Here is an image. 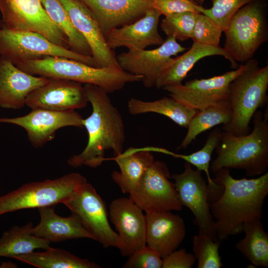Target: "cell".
<instances>
[{"label":"cell","mask_w":268,"mask_h":268,"mask_svg":"<svg viewBox=\"0 0 268 268\" xmlns=\"http://www.w3.org/2000/svg\"><path fill=\"white\" fill-rule=\"evenodd\" d=\"M160 16L152 7L136 21L112 30L105 36L108 47L113 50L125 47L129 51H137L161 45L164 40L158 30Z\"/></svg>","instance_id":"cell-20"},{"label":"cell","mask_w":268,"mask_h":268,"mask_svg":"<svg viewBox=\"0 0 268 268\" xmlns=\"http://www.w3.org/2000/svg\"><path fill=\"white\" fill-rule=\"evenodd\" d=\"M38 268H99V265L68 251L50 247L44 252H32L13 258Z\"/></svg>","instance_id":"cell-30"},{"label":"cell","mask_w":268,"mask_h":268,"mask_svg":"<svg viewBox=\"0 0 268 268\" xmlns=\"http://www.w3.org/2000/svg\"><path fill=\"white\" fill-rule=\"evenodd\" d=\"M120 171L111 174L113 180L124 194H131L137 188L147 168L154 161L148 147H131L114 156Z\"/></svg>","instance_id":"cell-25"},{"label":"cell","mask_w":268,"mask_h":268,"mask_svg":"<svg viewBox=\"0 0 268 268\" xmlns=\"http://www.w3.org/2000/svg\"><path fill=\"white\" fill-rule=\"evenodd\" d=\"M162 268H191L195 264V255L186 249L175 250L162 258Z\"/></svg>","instance_id":"cell-39"},{"label":"cell","mask_w":268,"mask_h":268,"mask_svg":"<svg viewBox=\"0 0 268 268\" xmlns=\"http://www.w3.org/2000/svg\"><path fill=\"white\" fill-rule=\"evenodd\" d=\"M170 175L165 163L154 160L129 198L145 212L181 210L183 206L174 184L169 180Z\"/></svg>","instance_id":"cell-12"},{"label":"cell","mask_w":268,"mask_h":268,"mask_svg":"<svg viewBox=\"0 0 268 268\" xmlns=\"http://www.w3.org/2000/svg\"><path fill=\"white\" fill-rule=\"evenodd\" d=\"M219 241L196 235L193 239V251L198 268H220L223 264L219 253Z\"/></svg>","instance_id":"cell-34"},{"label":"cell","mask_w":268,"mask_h":268,"mask_svg":"<svg viewBox=\"0 0 268 268\" xmlns=\"http://www.w3.org/2000/svg\"><path fill=\"white\" fill-rule=\"evenodd\" d=\"M245 67L244 64L220 75L208 78L195 79L185 84L171 85L162 89L170 97L183 105L198 111L228 99L230 82Z\"/></svg>","instance_id":"cell-13"},{"label":"cell","mask_w":268,"mask_h":268,"mask_svg":"<svg viewBox=\"0 0 268 268\" xmlns=\"http://www.w3.org/2000/svg\"><path fill=\"white\" fill-rule=\"evenodd\" d=\"M88 102L82 83L49 78L28 95L25 105L31 109L63 111L83 108Z\"/></svg>","instance_id":"cell-17"},{"label":"cell","mask_w":268,"mask_h":268,"mask_svg":"<svg viewBox=\"0 0 268 268\" xmlns=\"http://www.w3.org/2000/svg\"><path fill=\"white\" fill-rule=\"evenodd\" d=\"M2 21H1V20L0 19V28L2 26Z\"/></svg>","instance_id":"cell-41"},{"label":"cell","mask_w":268,"mask_h":268,"mask_svg":"<svg viewBox=\"0 0 268 268\" xmlns=\"http://www.w3.org/2000/svg\"><path fill=\"white\" fill-rule=\"evenodd\" d=\"M162 258L159 254L149 247L143 248L134 252L124 264L126 268H161Z\"/></svg>","instance_id":"cell-37"},{"label":"cell","mask_w":268,"mask_h":268,"mask_svg":"<svg viewBox=\"0 0 268 268\" xmlns=\"http://www.w3.org/2000/svg\"><path fill=\"white\" fill-rule=\"evenodd\" d=\"M197 12L185 11L165 16L160 23L167 37L183 42L191 38Z\"/></svg>","instance_id":"cell-33"},{"label":"cell","mask_w":268,"mask_h":268,"mask_svg":"<svg viewBox=\"0 0 268 268\" xmlns=\"http://www.w3.org/2000/svg\"><path fill=\"white\" fill-rule=\"evenodd\" d=\"M221 28L212 19L197 13L191 39L194 42L219 46Z\"/></svg>","instance_id":"cell-36"},{"label":"cell","mask_w":268,"mask_h":268,"mask_svg":"<svg viewBox=\"0 0 268 268\" xmlns=\"http://www.w3.org/2000/svg\"><path fill=\"white\" fill-rule=\"evenodd\" d=\"M255 0H212L211 8L206 9L201 6L200 12L212 19L224 32L236 12Z\"/></svg>","instance_id":"cell-35"},{"label":"cell","mask_w":268,"mask_h":268,"mask_svg":"<svg viewBox=\"0 0 268 268\" xmlns=\"http://www.w3.org/2000/svg\"><path fill=\"white\" fill-rule=\"evenodd\" d=\"M48 16L67 38L69 50L78 54L91 56L90 47L74 26L68 13L59 0H40Z\"/></svg>","instance_id":"cell-31"},{"label":"cell","mask_w":268,"mask_h":268,"mask_svg":"<svg viewBox=\"0 0 268 268\" xmlns=\"http://www.w3.org/2000/svg\"><path fill=\"white\" fill-rule=\"evenodd\" d=\"M187 49L173 37H167L162 44L153 50L128 51L116 56L121 68L131 74L142 77L141 81L147 88L155 86L156 81L169 65L172 56Z\"/></svg>","instance_id":"cell-14"},{"label":"cell","mask_w":268,"mask_h":268,"mask_svg":"<svg viewBox=\"0 0 268 268\" xmlns=\"http://www.w3.org/2000/svg\"><path fill=\"white\" fill-rule=\"evenodd\" d=\"M244 66L243 71L229 85L228 100L232 117L223 127V131L237 136L251 132L250 123L253 115L268 100V66L260 67L254 59L245 62Z\"/></svg>","instance_id":"cell-5"},{"label":"cell","mask_w":268,"mask_h":268,"mask_svg":"<svg viewBox=\"0 0 268 268\" xmlns=\"http://www.w3.org/2000/svg\"><path fill=\"white\" fill-rule=\"evenodd\" d=\"M129 113L137 115L155 113L164 115L182 127L187 128L192 118L199 111L188 107L172 97H164L153 101L131 98L128 102Z\"/></svg>","instance_id":"cell-26"},{"label":"cell","mask_w":268,"mask_h":268,"mask_svg":"<svg viewBox=\"0 0 268 268\" xmlns=\"http://www.w3.org/2000/svg\"><path fill=\"white\" fill-rule=\"evenodd\" d=\"M201 6L189 0H152V7L165 16L185 11L200 13Z\"/></svg>","instance_id":"cell-38"},{"label":"cell","mask_w":268,"mask_h":268,"mask_svg":"<svg viewBox=\"0 0 268 268\" xmlns=\"http://www.w3.org/2000/svg\"><path fill=\"white\" fill-rule=\"evenodd\" d=\"M77 215L84 228L105 248L119 249L123 256L125 247L118 233L111 227L105 202L87 182L63 202Z\"/></svg>","instance_id":"cell-9"},{"label":"cell","mask_w":268,"mask_h":268,"mask_svg":"<svg viewBox=\"0 0 268 268\" xmlns=\"http://www.w3.org/2000/svg\"><path fill=\"white\" fill-rule=\"evenodd\" d=\"M212 56H223L230 61L234 69L239 67L223 48L194 42L191 48L184 54L172 58L158 77L155 86L160 89L168 85L182 84L188 72L199 60Z\"/></svg>","instance_id":"cell-23"},{"label":"cell","mask_w":268,"mask_h":268,"mask_svg":"<svg viewBox=\"0 0 268 268\" xmlns=\"http://www.w3.org/2000/svg\"><path fill=\"white\" fill-rule=\"evenodd\" d=\"M89 9L105 37L112 30L132 23L152 7L153 0H79Z\"/></svg>","instance_id":"cell-19"},{"label":"cell","mask_w":268,"mask_h":268,"mask_svg":"<svg viewBox=\"0 0 268 268\" xmlns=\"http://www.w3.org/2000/svg\"><path fill=\"white\" fill-rule=\"evenodd\" d=\"M32 227L33 223L29 222L23 226H14L4 231L0 238V257L13 258L33 252L35 249H49L51 242L33 235Z\"/></svg>","instance_id":"cell-27"},{"label":"cell","mask_w":268,"mask_h":268,"mask_svg":"<svg viewBox=\"0 0 268 268\" xmlns=\"http://www.w3.org/2000/svg\"><path fill=\"white\" fill-rule=\"evenodd\" d=\"M214 174L218 188L208 193V201L220 241L242 233L246 222L261 219L268 194V172L249 179L233 178L228 168Z\"/></svg>","instance_id":"cell-1"},{"label":"cell","mask_w":268,"mask_h":268,"mask_svg":"<svg viewBox=\"0 0 268 268\" xmlns=\"http://www.w3.org/2000/svg\"><path fill=\"white\" fill-rule=\"evenodd\" d=\"M268 113L257 110L253 116V128L248 134L237 136L223 131L216 147L217 156L210 170L222 168L244 170L248 177L260 175L268 167Z\"/></svg>","instance_id":"cell-3"},{"label":"cell","mask_w":268,"mask_h":268,"mask_svg":"<svg viewBox=\"0 0 268 268\" xmlns=\"http://www.w3.org/2000/svg\"><path fill=\"white\" fill-rule=\"evenodd\" d=\"M147 246L163 258L176 250L185 237L183 218L169 211L145 212Z\"/></svg>","instance_id":"cell-21"},{"label":"cell","mask_w":268,"mask_h":268,"mask_svg":"<svg viewBox=\"0 0 268 268\" xmlns=\"http://www.w3.org/2000/svg\"><path fill=\"white\" fill-rule=\"evenodd\" d=\"M15 65L33 75L91 84L103 88L108 93L120 90L127 83L141 81L142 78L141 76L131 74L120 67L97 68L74 60L58 56H47Z\"/></svg>","instance_id":"cell-4"},{"label":"cell","mask_w":268,"mask_h":268,"mask_svg":"<svg viewBox=\"0 0 268 268\" xmlns=\"http://www.w3.org/2000/svg\"><path fill=\"white\" fill-rule=\"evenodd\" d=\"M83 119L74 110L58 111L35 109L26 115L0 118V123L17 125L26 131L28 140L35 148L43 146L55 137L56 132L65 127H83Z\"/></svg>","instance_id":"cell-15"},{"label":"cell","mask_w":268,"mask_h":268,"mask_svg":"<svg viewBox=\"0 0 268 268\" xmlns=\"http://www.w3.org/2000/svg\"><path fill=\"white\" fill-rule=\"evenodd\" d=\"M222 133L219 128H216L209 134L205 144L200 150L188 155L175 153L174 156V157L182 159L195 166L197 169L205 173L209 192L218 187L210 177L209 167L212 153L220 142Z\"/></svg>","instance_id":"cell-32"},{"label":"cell","mask_w":268,"mask_h":268,"mask_svg":"<svg viewBox=\"0 0 268 268\" xmlns=\"http://www.w3.org/2000/svg\"><path fill=\"white\" fill-rule=\"evenodd\" d=\"M109 214L130 256L145 246L146 221L143 210L129 198H117L109 206Z\"/></svg>","instance_id":"cell-18"},{"label":"cell","mask_w":268,"mask_h":268,"mask_svg":"<svg viewBox=\"0 0 268 268\" xmlns=\"http://www.w3.org/2000/svg\"><path fill=\"white\" fill-rule=\"evenodd\" d=\"M83 87L92 107L91 115L83 121L88 142L83 150L70 157L67 163L74 168L82 165L97 168L106 160L107 150H112L114 156L124 151L125 125L120 112L104 89L91 84H85Z\"/></svg>","instance_id":"cell-2"},{"label":"cell","mask_w":268,"mask_h":268,"mask_svg":"<svg viewBox=\"0 0 268 268\" xmlns=\"http://www.w3.org/2000/svg\"><path fill=\"white\" fill-rule=\"evenodd\" d=\"M171 178L174 180L181 205L188 207L195 216L198 234L219 241L215 222L210 209L207 182L202 177L201 171L194 170L191 164L186 162L184 171L172 175Z\"/></svg>","instance_id":"cell-11"},{"label":"cell","mask_w":268,"mask_h":268,"mask_svg":"<svg viewBox=\"0 0 268 268\" xmlns=\"http://www.w3.org/2000/svg\"><path fill=\"white\" fill-rule=\"evenodd\" d=\"M49 79L29 74L0 56V108H22L28 95Z\"/></svg>","instance_id":"cell-22"},{"label":"cell","mask_w":268,"mask_h":268,"mask_svg":"<svg viewBox=\"0 0 268 268\" xmlns=\"http://www.w3.org/2000/svg\"><path fill=\"white\" fill-rule=\"evenodd\" d=\"M193 3L201 5L205 0H189Z\"/></svg>","instance_id":"cell-40"},{"label":"cell","mask_w":268,"mask_h":268,"mask_svg":"<svg viewBox=\"0 0 268 268\" xmlns=\"http://www.w3.org/2000/svg\"><path fill=\"white\" fill-rule=\"evenodd\" d=\"M0 12L3 26L37 33L69 49L67 37L50 19L40 0H0Z\"/></svg>","instance_id":"cell-10"},{"label":"cell","mask_w":268,"mask_h":268,"mask_svg":"<svg viewBox=\"0 0 268 268\" xmlns=\"http://www.w3.org/2000/svg\"><path fill=\"white\" fill-rule=\"evenodd\" d=\"M87 182L80 174L71 173L54 180L25 184L0 196V215L63 203Z\"/></svg>","instance_id":"cell-7"},{"label":"cell","mask_w":268,"mask_h":268,"mask_svg":"<svg viewBox=\"0 0 268 268\" xmlns=\"http://www.w3.org/2000/svg\"><path fill=\"white\" fill-rule=\"evenodd\" d=\"M243 239L236 245V248L255 267H268V234L263 227L261 219L246 222Z\"/></svg>","instance_id":"cell-29"},{"label":"cell","mask_w":268,"mask_h":268,"mask_svg":"<svg viewBox=\"0 0 268 268\" xmlns=\"http://www.w3.org/2000/svg\"><path fill=\"white\" fill-rule=\"evenodd\" d=\"M232 117V109L228 99L199 111L190 121L187 134L179 148H186L202 132L218 125H227Z\"/></svg>","instance_id":"cell-28"},{"label":"cell","mask_w":268,"mask_h":268,"mask_svg":"<svg viewBox=\"0 0 268 268\" xmlns=\"http://www.w3.org/2000/svg\"><path fill=\"white\" fill-rule=\"evenodd\" d=\"M0 56L14 65L47 56H58L95 67L91 56L81 55L59 46L37 33L12 30L2 25L0 28Z\"/></svg>","instance_id":"cell-8"},{"label":"cell","mask_w":268,"mask_h":268,"mask_svg":"<svg viewBox=\"0 0 268 268\" xmlns=\"http://www.w3.org/2000/svg\"><path fill=\"white\" fill-rule=\"evenodd\" d=\"M224 32L223 48L236 62L252 59L259 47L268 40L266 6L262 0L252 1L238 10Z\"/></svg>","instance_id":"cell-6"},{"label":"cell","mask_w":268,"mask_h":268,"mask_svg":"<svg viewBox=\"0 0 268 268\" xmlns=\"http://www.w3.org/2000/svg\"><path fill=\"white\" fill-rule=\"evenodd\" d=\"M54 206L39 208L40 221L32 227V233L51 242H60L67 240L94 237L83 226L79 217L72 213L68 217H62L55 213Z\"/></svg>","instance_id":"cell-24"},{"label":"cell","mask_w":268,"mask_h":268,"mask_svg":"<svg viewBox=\"0 0 268 268\" xmlns=\"http://www.w3.org/2000/svg\"><path fill=\"white\" fill-rule=\"evenodd\" d=\"M59 0L90 47L95 67L121 68L114 50L108 47L98 22L87 6L79 0Z\"/></svg>","instance_id":"cell-16"}]
</instances>
